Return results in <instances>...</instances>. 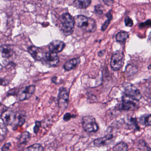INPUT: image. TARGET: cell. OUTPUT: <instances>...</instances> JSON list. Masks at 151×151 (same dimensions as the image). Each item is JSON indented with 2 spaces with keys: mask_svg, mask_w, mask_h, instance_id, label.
I'll return each mask as SVG.
<instances>
[{
  "mask_svg": "<svg viewBox=\"0 0 151 151\" xmlns=\"http://www.w3.org/2000/svg\"><path fill=\"white\" fill-rule=\"evenodd\" d=\"M75 24L88 32H93L96 29V24L92 18L83 15H77L74 18Z\"/></svg>",
  "mask_w": 151,
  "mask_h": 151,
  "instance_id": "1",
  "label": "cell"
},
{
  "mask_svg": "<svg viewBox=\"0 0 151 151\" xmlns=\"http://www.w3.org/2000/svg\"><path fill=\"white\" fill-rule=\"evenodd\" d=\"M62 30L67 35H70L74 31L75 22L74 18L68 13H65L61 17Z\"/></svg>",
  "mask_w": 151,
  "mask_h": 151,
  "instance_id": "2",
  "label": "cell"
},
{
  "mask_svg": "<svg viewBox=\"0 0 151 151\" xmlns=\"http://www.w3.org/2000/svg\"><path fill=\"white\" fill-rule=\"evenodd\" d=\"M124 55L123 52L120 50L115 51L112 55L110 65L114 71L119 70L124 63Z\"/></svg>",
  "mask_w": 151,
  "mask_h": 151,
  "instance_id": "3",
  "label": "cell"
},
{
  "mask_svg": "<svg viewBox=\"0 0 151 151\" xmlns=\"http://www.w3.org/2000/svg\"><path fill=\"white\" fill-rule=\"evenodd\" d=\"M83 128L87 132H94L98 131L99 126L95 118L91 116H86L82 119Z\"/></svg>",
  "mask_w": 151,
  "mask_h": 151,
  "instance_id": "4",
  "label": "cell"
},
{
  "mask_svg": "<svg viewBox=\"0 0 151 151\" xmlns=\"http://www.w3.org/2000/svg\"><path fill=\"white\" fill-rule=\"evenodd\" d=\"M69 102V92L67 89L61 87L59 90L58 97V102L59 107L63 109L67 108Z\"/></svg>",
  "mask_w": 151,
  "mask_h": 151,
  "instance_id": "5",
  "label": "cell"
},
{
  "mask_svg": "<svg viewBox=\"0 0 151 151\" xmlns=\"http://www.w3.org/2000/svg\"><path fill=\"white\" fill-rule=\"evenodd\" d=\"M35 90L36 87L34 85L29 86L21 88L17 94L18 99L20 101H23L28 99L35 92Z\"/></svg>",
  "mask_w": 151,
  "mask_h": 151,
  "instance_id": "6",
  "label": "cell"
},
{
  "mask_svg": "<svg viewBox=\"0 0 151 151\" xmlns=\"http://www.w3.org/2000/svg\"><path fill=\"white\" fill-rule=\"evenodd\" d=\"M42 60L48 67H54L59 63L60 59L57 54L48 52L44 54Z\"/></svg>",
  "mask_w": 151,
  "mask_h": 151,
  "instance_id": "7",
  "label": "cell"
},
{
  "mask_svg": "<svg viewBox=\"0 0 151 151\" xmlns=\"http://www.w3.org/2000/svg\"><path fill=\"white\" fill-rule=\"evenodd\" d=\"M124 93L126 97L133 100L139 101L142 98L139 90L132 85H129L125 87Z\"/></svg>",
  "mask_w": 151,
  "mask_h": 151,
  "instance_id": "8",
  "label": "cell"
},
{
  "mask_svg": "<svg viewBox=\"0 0 151 151\" xmlns=\"http://www.w3.org/2000/svg\"><path fill=\"white\" fill-rule=\"evenodd\" d=\"M1 118L5 125H10L14 123L16 119V114L9 109L2 112Z\"/></svg>",
  "mask_w": 151,
  "mask_h": 151,
  "instance_id": "9",
  "label": "cell"
},
{
  "mask_svg": "<svg viewBox=\"0 0 151 151\" xmlns=\"http://www.w3.org/2000/svg\"><path fill=\"white\" fill-rule=\"evenodd\" d=\"M65 47V44L63 41L55 40L49 44V49L50 52L57 54L62 51Z\"/></svg>",
  "mask_w": 151,
  "mask_h": 151,
  "instance_id": "10",
  "label": "cell"
},
{
  "mask_svg": "<svg viewBox=\"0 0 151 151\" xmlns=\"http://www.w3.org/2000/svg\"><path fill=\"white\" fill-rule=\"evenodd\" d=\"M28 52L34 60L37 61L42 60L44 54L40 48L34 46H32L29 47Z\"/></svg>",
  "mask_w": 151,
  "mask_h": 151,
  "instance_id": "11",
  "label": "cell"
},
{
  "mask_svg": "<svg viewBox=\"0 0 151 151\" xmlns=\"http://www.w3.org/2000/svg\"><path fill=\"white\" fill-rule=\"evenodd\" d=\"M80 63V59L79 57L73 58L68 60L64 64L63 68L67 71H70L76 68Z\"/></svg>",
  "mask_w": 151,
  "mask_h": 151,
  "instance_id": "12",
  "label": "cell"
},
{
  "mask_svg": "<svg viewBox=\"0 0 151 151\" xmlns=\"http://www.w3.org/2000/svg\"><path fill=\"white\" fill-rule=\"evenodd\" d=\"M13 54L14 51L11 47L8 45L0 46V56L3 58H9L13 55Z\"/></svg>",
  "mask_w": 151,
  "mask_h": 151,
  "instance_id": "13",
  "label": "cell"
},
{
  "mask_svg": "<svg viewBox=\"0 0 151 151\" xmlns=\"http://www.w3.org/2000/svg\"><path fill=\"white\" fill-rule=\"evenodd\" d=\"M113 137L112 134H107L103 137L96 139L93 141V144L95 146L101 147L106 145L107 141L112 139Z\"/></svg>",
  "mask_w": 151,
  "mask_h": 151,
  "instance_id": "14",
  "label": "cell"
},
{
  "mask_svg": "<svg viewBox=\"0 0 151 151\" xmlns=\"http://www.w3.org/2000/svg\"><path fill=\"white\" fill-rule=\"evenodd\" d=\"M91 3V1L90 0H76L73 1V5L77 8L85 9L88 7Z\"/></svg>",
  "mask_w": 151,
  "mask_h": 151,
  "instance_id": "15",
  "label": "cell"
},
{
  "mask_svg": "<svg viewBox=\"0 0 151 151\" xmlns=\"http://www.w3.org/2000/svg\"><path fill=\"white\" fill-rule=\"evenodd\" d=\"M135 104L129 100L126 99L124 97L121 104V109L123 110H127L135 107Z\"/></svg>",
  "mask_w": 151,
  "mask_h": 151,
  "instance_id": "16",
  "label": "cell"
},
{
  "mask_svg": "<svg viewBox=\"0 0 151 151\" xmlns=\"http://www.w3.org/2000/svg\"><path fill=\"white\" fill-rule=\"evenodd\" d=\"M129 34L126 32H121L116 34V40L119 43H124L129 37Z\"/></svg>",
  "mask_w": 151,
  "mask_h": 151,
  "instance_id": "17",
  "label": "cell"
},
{
  "mask_svg": "<svg viewBox=\"0 0 151 151\" xmlns=\"http://www.w3.org/2000/svg\"><path fill=\"white\" fill-rule=\"evenodd\" d=\"M30 139V135L29 132L27 131H25L22 132L19 138V144L21 145L26 144L29 141Z\"/></svg>",
  "mask_w": 151,
  "mask_h": 151,
  "instance_id": "18",
  "label": "cell"
},
{
  "mask_svg": "<svg viewBox=\"0 0 151 151\" xmlns=\"http://www.w3.org/2000/svg\"><path fill=\"white\" fill-rule=\"evenodd\" d=\"M128 145L124 142H121L114 146L113 149L116 151H127Z\"/></svg>",
  "mask_w": 151,
  "mask_h": 151,
  "instance_id": "19",
  "label": "cell"
},
{
  "mask_svg": "<svg viewBox=\"0 0 151 151\" xmlns=\"http://www.w3.org/2000/svg\"><path fill=\"white\" fill-rule=\"evenodd\" d=\"M7 133V129L4 124L0 123V141L5 138Z\"/></svg>",
  "mask_w": 151,
  "mask_h": 151,
  "instance_id": "20",
  "label": "cell"
},
{
  "mask_svg": "<svg viewBox=\"0 0 151 151\" xmlns=\"http://www.w3.org/2000/svg\"><path fill=\"white\" fill-rule=\"evenodd\" d=\"M106 17H107L108 19L104 22V23L102 25V27H101V30L103 32L105 31L106 29L108 26H109V24H110V21L112 19V15L110 12L106 14Z\"/></svg>",
  "mask_w": 151,
  "mask_h": 151,
  "instance_id": "21",
  "label": "cell"
},
{
  "mask_svg": "<svg viewBox=\"0 0 151 151\" xmlns=\"http://www.w3.org/2000/svg\"><path fill=\"white\" fill-rule=\"evenodd\" d=\"M27 151H44V147L40 144H35L30 146Z\"/></svg>",
  "mask_w": 151,
  "mask_h": 151,
  "instance_id": "22",
  "label": "cell"
},
{
  "mask_svg": "<svg viewBox=\"0 0 151 151\" xmlns=\"http://www.w3.org/2000/svg\"><path fill=\"white\" fill-rule=\"evenodd\" d=\"M129 125L131 128L136 130L139 129V127L138 125L137 121L136 118H131L129 122Z\"/></svg>",
  "mask_w": 151,
  "mask_h": 151,
  "instance_id": "23",
  "label": "cell"
},
{
  "mask_svg": "<svg viewBox=\"0 0 151 151\" xmlns=\"http://www.w3.org/2000/svg\"><path fill=\"white\" fill-rule=\"evenodd\" d=\"M16 117L18 119V125L20 126H22L25 122V118L24 115L22 114H19L17 115L16 114Z\"/></svg>",
  "mask_w": 151,
  "mask_h": 151,
  "instance_id": "24",
  "label": "cell"
},
{
  "mask_svg": "<svg viewBox=\"0 0 151 151\" xmlns=\"http://www.w3.org/2000/svg\"><path fill=\"white\" fill-rule=\"evenodd\" d=\"M144 124L146 126H150L151 125V115L149 114L145 116L144 120Z\"/></svg>",
  "mask_w": 151,
  "mask_h": 151,
  "instance_id": "25",
  "label": "cell"
},
{
  "mask_svg": "<svg viewBox=\"0 0 151 151\" xmlns=\"http://www.w3.org/2000/svg\"><path fill=\"white\" fill-rule=\"evenodd\" d=\"M124 24L127 27H131L133 25V21L130 18L127 17L124 19Z\"/></svg>",
  "mask_w": 151,
  "mask_h": 151,
  "instance_id": "26",
  "label": "cell"
},
{
  "mask_svg": "<svg viewBox=\"0 0 151 151\" xmlns=\"http://www.w3.org/2000/svg\"><path fill=\"white\" fill-rule=\"evenodd\" d=\"M103 6L101 5H98L94 7V10L95 12L99 15H101L103 14V10H102Z\"/></svg>",
  "mask_w": 151,
  "mask_h": 151,
  "instance_id": "27",
  "label": "cell"
},
{
  "mask_svg": "<svg viewBox=\"0 0 151 151\" xmlns=\"http://www.w3.org/2000/svg\"><path fill=\"white\" fill-rule=\"evenodd\" d=\"M41 122H39V121H37L35 122V125L33 128V130H34V132L35 134H37L41 126Z\"/></svg>",
  "mask_w": 151,
  "mask_h": 151,
  "instance_id": "28",
  "label": "cell"
},
{
  "mask_svg": "<svg viewBox=\"0 0 151 151\" xmlns=\"http://www.w3.org/2000/svg\"><path fill=\"white\" fill-rule=\"evenodd\" d=\"M74 117V115L71 114L69 113H66L63 116V120L65 122H68V121H69L71 118Z\"/></svg>",
  "mask_w": 151,
  "mask_h": 151,
  "instance_id": "29",
  "label": "cell"
},
{
  "mask_svg": "<svg viewBox=\"0 0 151 151\" xmlns=\"http://www.w3.org/2000/svg\"><path fill=\"white\" fill-rule=\"evenodd\" d=\"M11 144L10 143H6L1 147V151H8L9 150V148L11 147Z\"/></svg>",
  "mask_w": 151,
  "mask_h": 151,
  "instance_id": "30",
  "label": "cell"
},
{
  "mask_svg": "<svg viewBox=\"0 0 151 151\" xmlns=\"http://www.w3.org/2000/svg\"><path fill=\"white\" fill-rule=\"evenodd\" d=\"M150 25H151V22H150V20H149L148 21H147L145 22L140 24H139V27L141 28H144L145 26H150Z\"/></svg>",
  "mask_w": 151,
  "mask_h": 151,
  "instance_id": "31",
  "label": "cell"
},
{
  "mask_svg": "<svg viewBox=\"0 0 151 151\" xmlns=\"http://www.w3.org/2000/svg\"><path fill=\"white\" fill-rule=\"evenodd\" d=\"M6 84V82L5 79H4V78H0V85L5 86V85Z\"/></svg>",
  "mask_w": 151,
  "mask_h": 151,
  "instance_id": "32",
  "label": "cell"
},
{
  "mask_svg": "<svg viewBox=\"0 0 151 151\" xmlns=\"http://www.w3.org/2000/svg\"><path fill=\"white\" fill-rule=\"evenodd\" d=\"M56 79H57V77H54L52 78V81L53 83H55V81H56Z\"/></svg>",
  "mask_w": 151,
  "mask_h": 151,
  "instance_id": "33",
  "label": "cell"
}]
</instances>
